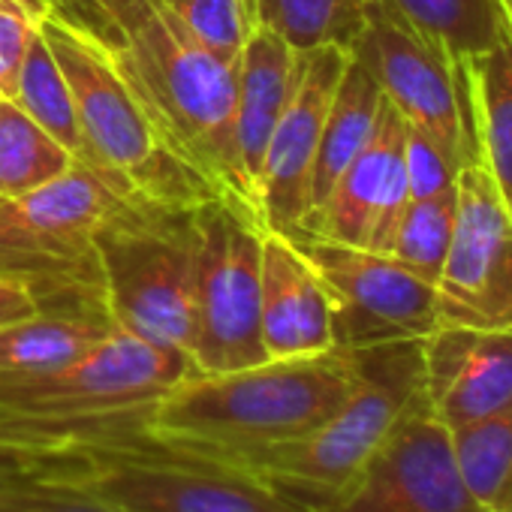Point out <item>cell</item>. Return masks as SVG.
Wrapping results in <instances>:
<instances>
[{
	"mask_svg": "<svg viewBox=\"0 0 512 512\" xmlns=\"http://www.w3.org/2000/svg\"><path fill=\"white\" fill-rule=\"evenodd\" d=\"M193 374L184 353L118 326L82 359L0 374V443L46 452H160L151 407Z\"/></svg>",
	"mask_w": 512,
	"mask_h": 512,
	"instance_id": "1",
	"label": "cell"
},
{
	"mask_svg": "<svg viewBox=\"0 0 512 512\" xmlns=\"http://www.w3.org/2000/svg\"><path fill=\"white\" fill-rule=\"evenodd\" d=\"M347 350L269 359L226 374H187L151 407V437L211 464L275 449L323 428L350 398Z\"/></svg>",
	"mask_w": 512,
	"mask_h": 512,
	"instance_id": "2",
	"label": "cell"
},
{
	"mask_svg": "<svg viewBox=\"0 0 512 512\" xmlns=\"http://www.w3.org/2000/svg\"><path fill=\"white\" fill-rule=\"evenodd\" d=\"M97 10L115 28V64L160 142L256 214L235 151V64L205 52L163 0H97Z\"/></svg>",
	"mask_w": 512,
	"mask_h": 512,
	"instance_id": "3",
	"label": "cell"
},
{
	"mask_svg": "<svg viewBox=\"0 0 512 512\" xmlns=\"http://www.w3.org/2000/svg\"><path fill=\"white\" fill-rule=\"evenodd\" d=\"M196 247V208L127 199L91 238L109 323L190 359Z\"/></svg>",
	"mask_w": 512,
	"mask_h": 512,
	"instance_id": "4",
	"label": "cell"
},
{
	"mask_svg": "<svg viewBox=\"0 0 512 512\" xmlns=\"http://www.w3.org/2000/svg\"><path fill=\"white\" fill-rule=\"evenodd\" d=\"M347 353L356 368V386L323 428L220 467L260 479L311 509L341 491L425 392L422 341H389Z\"/></svg>",
	"mask_w": 512,
	"mask_h": 512,
	"instance_id": "5",
	"label": "cell"
},
{
	"mask_svg": "<svg viewBox=\"0 0 512 512\" xmlns=\"http://www.w3.org/2000/svg\"><path fill=\"white\" fill-rule=\"evenodd\" d=\"M196 341L193 371L226 374L269 362L260 329V217L229 199L196 208Z\"/></svg>",
	"mask_w": 512,
	"mask_h": 512,
	"instance_id": "6",
	"label": "cell"
},
{
	"mask_svg": "<svg viewBox=\"0 0 512 512\" xmlns=\"http://www.w3.org/2000/svg\"><path fill=\"white\" fill-rule=\"evenodd\" d=\"M320 275L335 347L356 350L389 341H425L440 329L437 287L392 253L341 244L305 229L287 232Z\"/></svg>",
	"mask_w": 512,
	"mask_h": 512,
	"instance_id": "7",
	"label": "cell"
},
{
	"mask_svg": "<svg viewBox=\"0 0 512 512\" xmlns=\"http://www.w3.org/2000/svg\"><path fill=\"white\" fill-rule=\"evenodd\" d=\"M40 37L70 85L85 139V163L133 196L130 178L166 145L118 70L109 40L55 7L43 16Z\"/></svg>",
	"mask_w": 512,
	"mask_h": 512,
	"instance_id": "8",
	"label": "cell"
},
{
	"mask_svg": "<svg viewBox=\"0 0 512 512\" xmlns=\"http://www.w3.org/2000/svg\"><path fill=\"white\" fill-rule=\"evenodd\" d=\"M67 482L121 512H314L260 479L175 449L106 452Z\"/></svg>",
	"mask_w": 512,
	"mask_h": 512,
	"instance_id": "9",
	"label": "cell"
},
{
	"mask_svg": "<svg viewBox=\"0 0 512 512\" xmlns=\"http://www.w3.org/2000/svg\"><path fill=\"white\" fill-rule=\"evenodd\" d=\"M314 512H488L464 485L452 437L425 392L362 470Z\"/></svg>",
	"mask_w": 512,
	"mask_h": 512,
	"instance_id": "10",
	"label": "cell"
},
{
	"mask_svg": "<svg viewBox=\"0 0 512 512\" xmlns=\"http://www.w3.org/2000/svg\"><path fill=\"white\" fill-rule=\"evenodd\" d=\"M440 326L512 329V214L479 163L458 172V211L437 275Z\"/></svg>",
	"mask_w": 512,
	"mask_h": 512,
	"instance_id": "11",
	"label": "cell"
},
{
	"mask_svg": "<svg viewBox=\"0 0 512 512\" xmlns=\"http://www.w3.org/2000/svg\"><path fill=\"white\" fill-rule=\"evenodd\" d=\"M350 55L371 73L380 94L410 127L434 139L458 166L473 163L461 115L455 58L419 37L380 0H374Z\"/></svg>",
	"mask_w": 512,
	"mask_h": 512,
	"instance_id": "12",
	"label": "cell"
},
{
	"mask_svg": "<svg viewBox=\"0 0 512 512\" xmlns=\"http://www.w3.org/2000/svg\"><path fill=\"white\" fill-rule=\"evenodd\" d=\"M350 49L320 46L299 52V73L290 103L272 133L260 193H256V214L272 232H293L308 214V184L320 145V133L338 91V82L350 64Z\"/></svg>",
	"mask_w": 512,
	"mask_h": 512,
	"instance_id": "13",
	"label": "cell"
},
{
	"mask_svg": "<svg viewBox=\"0 0 512 512\" xmlns=\"http://www.w3.org/2000/svg\"><path fill=\"white\" fill-rule=\"evenodd\" d=\"M404 136V118L383 97L368 145L353 157L323 208L302 229L341 244L389 253L398 220L410 202Z\"/></svg>",
	"mask_w": 512,
	"mask_h": 512,
	"instance_id": "14",
	"label": "cell"
},
{
	"mask_svg": "<svg viewBox=\"0 0 512 512\" xmlns=\"http://www.w3.org/2000/svg\"><path fill=\"white\" fill-rule=\"evenodd\" d=\"M425 401L446 431L512 401V329L440 326L422 341Z\"/></svg>",
	"mask_w": 512,
	"mask_h": 512,
	"instance_id": "15",
	"label": "cell"
},
{
	"mask_svg": "<svg viewBox=\"0 0 512 512\" xmlns=\"http://www.w3.org/2000/svg\"><path fill=\"white\" fill-rule=\"evenodd\" d=\"M260 329L269 359H302L335 350L332 305L320 275L284 232L272 229L263 235Z\"/></svg>",
	"mask_w": 512,
	"mask_h": 512,
	"instance_id": "16",
	"label": "cell"
},
{
	"mask_svg": "<svg viewBox=\"0 0 512 512\" xmlns=\"http://www.w3.org/2000/svg\"><path fill=\"white\" fill-rule=\"evenodd\" d=\"M296 73L299 52L275 31L253 25L235 64V151L253 211L256 193H260L266 151L290 103Z\"/></svg>",
	"mask_w": 512,
	"mask_h": 512,
	"instance_id": "17",
	"label": "cell"
},
{
	"mask_svg": "<svg viewBox=\"0 0 512 512\" xmlns=\"http://www.w3.org/2000/svg\"><path fill=\"white\" fill-rule=\"evenodd\" d=\"M458 94L473 163L485 169L512 214V46L458 58Z\"/></svg>",
	"mask_w": 512,
	"mask_h": 512,
	"instance_id": "18",
	"label": "cell"
},
{
	"mask_svg": "<svg viewBox=\"0 0 512 512\" xmlns=\"http://www.w3.org/2000/svg\"><path fill=\"white\" fill-rule=\"evenodd\" d=\"M133 199L118 181L76 160L49 184L16 199L22 220L52 247L70 256H94V232Z\"/></svg>",
	"mask_w": 512,
	"mask_h": 512,
	"instance_id": "19",
	"label": "cell"
},
{
	"mask_svg": "<svg viewBox=\"0 0 512 512\" xmlns=\"http://www.w3.org/2000/svg\"><path fill=\"white\" fill-rule=\"evenodd\" d=\"M0 272L31 281L46 311L52 296L64 311H103L94 256H70L52 247L22 220L16 199L7 196H0Z\"/></svg>",
	"mask_w": 512,
	"mask_h": 512,
	"instance_id": "20",
	"label": "cell"
},
{
	"mask_svg": "<svg viewBox=\"0 0 512 512\" xmlns=\"http://www.w3.org/2000/svg\"><path fill=\"white\" fill-rule=\"evenodd\" d=\"M380 103H383V94H380L377 82L371 79V73L356 58H350V64L338 82V91L332 97L323 133H320V145H317V157H314V169H311V184H308L305 223L323 208V202L329 199V193L338 184V178L344 175V169L368 145L374 124H377V115H380Z\"/></svg>",
	"mask_w": 512,
	"mask_h": 512,
	"instance_id": "21",
	"label": "cell"
},
{
	"mask_svg": "<svg viewBox=\"0 0 512 512\" xmlns=\"http://www.w3.org/2000/svg\"><path fill=\"white\" fill-rule=\"evenodd\" d=\"M112 323L100 311H43L31 320L0 329V374L46 371L82 359Z\"/></svg>",
	"mask_w": 512,
	"mask_h": 512,
	"instance_id": "22",
	"label": "cell"
},
{
	"mask_svg": "<svg viewBox=\"0 0 512 512\" xmlns=\"http://www.w3.org/2000/svg\"><path fill=\"white\" fill-rule=\"evenodd\" d=\"M253 25L284 37L296 52L341 46L353 49L374 0H247Z\"/></svg>",
	"mask_w": 512,
	"mask_h": 512,
	"instance_id": "23",
	"label": "cell"
},
{
	"mask_svg": "<svg viewBox=\"0 0 512 512\" xmlns=\"http://www.w3.org/2000/svg\"><path fill=\"white\" fill-rule=\"evenodd\" d=\"M449 437L470 494L488 512H512V401Z\"/></svg>",
	"mask_w": 512,
	"mask_h": 512,
	"instance_id": "24",
	"label": "cell"
},
{
	"mask_svg": "<svg viewBox=\"0 0 512 512\" xmlns=\"http://www.w3.org/2000/svg\"><path fill=\"white\" fill-rule=\"evenodd\" d=\"M73 163L76 157L16 100L0 97V196L19 199L49 184Z\"/></svg>",
	"mask_w": 512,
	"mask_h": 512,
	"instance_id": "25",
	"label": "cell"
},
{
	"mask_svg": "<svg viewBox=\"0 0 512 512\" xmlns=\"http://www.w3.org/2000/svg\"><path fill=\"white\" fill-rule=\"evenodd\" d=\"M380 4L455 61L485 52L500 40L491 0H380Z\"/></svg>",
	"mask_w": 512,
	"mask_h": 512,
	"instance_id": "26",
	"label": "cell"
},
{
	"mask_svg": "<svg viewBox=\"0 0 512 512\" xmlns=\"http://www.w3.org/2000/svg\"><path fill=\"white\" fill-rule=\"evenodd\" d=\"M13 100L49 133L55 136L76 160L85 163V139H82V127L76 118V106H73V94L70 85L52 55V49L46 46V40L37 37L31 40L25 61L19 67V79H16V94Z\"/></svg>",
	"mask_w": 512,
	"mask_h": 512,
	"instance_id": "27",
	"label": "cell"
},
{
	"mask_svg": "<svg viewBox=\"0 0 512 512\" xmlns=\"http://www.w3.org/2000/svg\"><path fill=\"white\" fill-rule=\"evenodd\" d=\"M455 211H458V184L455 190L431 199H410L398 220L389 253L437 284V275L443 269L449 241L455 232Z\"/></svg>",
	"mask_w": 512,
	"mask_h": 512,
	"instance_id": "28",
	"label": "cell"
},
{
	"mask_svg": "<svg viewBox=\"0 0 512 512\" xmlns=\"http://www.w3.org/2000/svg\"><path fill=\"white\" fill-rule=\"evenodd\" d=\"M178 25L214 58L238 64L253 31L247 0H163Z\"/></svg>",
	"mask_w": 512,
	"mask_h": 512,
	"instance_id": "29",
	"label": "cell"
},
{
	"mask_svg": "<svg viewBox=\"0 0 512 512\" xmlns=\"http://www.w3.org/2000/svg\"><path fill=\"white\" fill-rule=\"evenodd\" d=\"M52 0H0V97L13 100L19 67Z\"/></svg>",
	"mask_w": 512,
	"mask_h": 512,
	"instance_id": "30",
	"label": "cell"
},
{
	"mask_svg": "<svg viewBox=\"0 0 512 512\" xmlns=\"http://www.w3.org/2000/svg\"><path fill=\"white\" fill-rule=\"evenodd\" d=\"M0 512H121V509L70 485L67 479H34V482L0 485Z\"/></svg>",
	"mask_w": 512,
	"mask_h": 512,
	"instance_id": "31",
	"label": "cell"
},
{
	"mask_svg": "<svg viewBox=\"0 0 512 512\" xmlns=\"http://www.w3.org/2000/svg\"><path fill=\"white\" fill-rule=\"evenodd\" d=\"M404 169H407L410 199H431V196L455 190L458 172H461V166L434 139H428L422 130L410 124L404 136Z\"/></svg>",
	"mask_w": 512,
	"mask_h": 512,
	"instance_id": "32",
	"label": "cell"
},
{
	"mask_svg": "<svg viewBox=\"0 0 512 512\" xmlns=\"http://www.w3.org/2000/svg\"><path fill=\"white\" fill-rule=\"evenodd\" d=\"M106 452H46L0 443V485L34 482V479H70Z\"/></svg>",
	"mask_w": 512,
	"mask_h": 512,
	"instance_id": "33",
	"label": "cell"
},
{
	"mask_svg": "<svg viewBox=\"0 0 512 512\" xmlns=\"http://www.w3.org/2000/svg\"><path fill=\"white\" fill-rule=\"evenodd\" d=\"M43 311H46V302L31 281L0 272V329L31 320Z\"/></svg>",
	"mask_w": 512,
	"mask_h": 512,
	"instance_id": "34",
	"label": "cell"
},
{
	"mask_svg": "<svg viewBox=\"0 0 512 512\" xmlns=\"http://www.w3.org/2000/svg\"><path fill=\"white\" fill-rule=\"evenodd\" d=\"M491 10L500 40L512 46V0H491Z\"/></svg>",
	"mask_w": 512,
	"mask_h": 512,
	"instance_id": "35",
	"label": "cell"
}]
</instances>
